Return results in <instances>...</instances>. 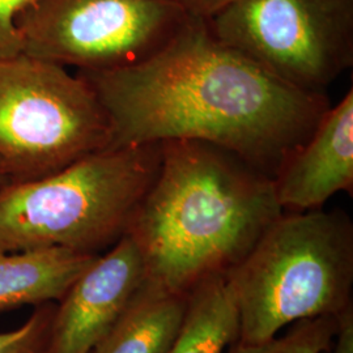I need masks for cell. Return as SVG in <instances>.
I'll use <instances>...</instances> for the list:
<instances>
[{
  "label": "cell",
  "instance_id": "cell-1",
  "mask_svg": "<svg viewBox=\"0 0 353 353\" xmlns=\"http://www.w3.org/2000/svg\"><path fill=\"white\" fill-rule=\"evenodd\" d=\"M77 75L108 115V148L199 140L236 153L271 179L331 106L326 93L280 81L194 17L141 63Z\"/></svg>",
  "mask_w": 353,
  "mask_h": 353
},
{
  "label": "cell",
  "instance_id": "cell-2",
  "mask_svg": "<svg viewBox=\"0 0 353 353\" xmlns=\"http://www.w3.org/2000/svg\"><path fill=\"white\" fill-rule=\"evenodd\" d=\"M161 164L127 230L145 281L189 293L227 275L283 214L274 179L233 152L199 140L161 141Z\"/></svg>",
  "mask_w": 353,
  "mask_h": 353
},
{
  "label": "cell",
  "instance_id": "cell-3",
  "mask_svg": "<svg viewBox=\"0 0 353 353\" xmlns=\"http://www.w3.org/2000/svg\"><path fill=\"white\" fill-rule=\"evenodd\" d=\"M160 164V143L105 148L50 176L0 188V252L109 250L126 236Z\"/></svg>",
  "mask_w": 353,
  "mask_h": 353
},
{
  "label": "cell",
  "instance_id": "cell-4",
  "mask_svg": "<svg viewBox=\"0 0 353 353\" xmlns=\"http://www.w3.org/2000/svg\"><path fill=\"white\" fill-rule=\"evenodd\" d=\"M242 343L290 323L338 316L352 305L353 225L343 211L283 212L227 274Z\"/></svg>",
  "mask_w": 353,
  "mask_h": 353
},
{
  "label": "cell",
  "instance_id": "cell-5",
  "mask_svg": "<svg viewBox=\"0 0 353 353\" xmlns=\"http://www.w3.org/2000/svg\"><path fill=\"white\" fill-rule=\"evenodd\" d=\"M110 140L108 115L83 77L23 52L0 59V170L8 185L54 174Z\"/></svg>",
  "mask_w": 353,
  "mask_h": 353
},
{
  "label": "cell",
  "instance_id": "cell-6",
  "mask_svg": "<svg viewBox=\"0 0 353 353\" xmlns=\"http://www.w3.org/2000/svg\"><path fill=\"white\" fill-rule=\"evenodd\" d=\"M214 37L293 88L325 93L353 64V0H234Z\"/></svg>",
  "mask_w": 353,
  "mask_h": 353
},
{
  "label": "cell",
  "instance_id": "cell-7",
  "mask_svg": "<svg viewBox=\"0 0 353 353\" xmlns=\"http://www.w3.org/2000/svg\"><path fill=\"white\" fill-rule=\"evenodd\" d=\"M189 20L172 0H33L17 28L23 54L77 71H113L150 59Z\"/></svg>",
  "mask_w": 353,
  "mask_h": 353
},
{
  "label": "cell",
  "instance_id": "cell-8",
  "mask_svg": "<svg viewBox=\"0 0 353 353\" xmlns=\"http://www.w3.org/2000/svg\"><path fill=\"white\" fill-rule=\"evenodd\" d=\"M145 281L139 249L126 234L57 303L45 353H92Z\"/></svg>",
  "mask_w": 353,
  "mask_h": 353
},
{
  "label": "cell",
  "instance_id": "cell-9",
  "mask_svg": "<svg viewBox=\"0 0 353 353\" xmlns=\"http://www.w3.org/2000/svg\"><path fill=\"white\" fill-rule=\"evenodd\" d=\"M284 212L319 210L331 196L353 191V90L330 106L314 132L274 179Z\"/></svg>",
  "mask_w": 353,
  "mask_h": 353
},
{
  "label": "cell",
  "instance_id": "cell-10",
  "mask_svg": "<svg viewBox=\"0 0 353 353\" xmlns=\"http://www.w3.org/2000/svg\"><path fill=\"white\" fill-rule=\"evenodd\" d=\"M97 256L63 248L0 252V313L59 303Z\"/></svg>",
  "mask_w": 353,
  "mask_h": 353
},
{
  "label": "cell",
  "instance_id": "cell-11",
  "mask_svg": "<svg viewBox=\"0 0 353 353\" xmlns=\"http://www.w3.org/2000/svg\"><path fill=\"white\" fill-rule=\"evenodd\" d=\"M189 293L144 281L108 335L92 353H168L185 322Z\"/></svg>",
  "mask_w": 353,
  "mask_h": 353
},
{
  "label": "cell",
  "instance_id": "cell-12",
  "mask_svg": "<svg viewBox=\"0 0 353 353\" xmlns=\"http://www.w3.org/2000/svg\"><path fill=\"white\" fill-rule=\"evenodd\" d=\"M239 336L234 293L227 275H214L190 290L185 322L168 353H227Z\"/></svg>",
  "mask_w": 353,
  "mask_h": 353
},
{
  "label": "cell",
  "instance_id": "cell-13",
  "mask_svg": "<svg viewBox=\"0 0 353 353\" xmlns=\"http://www.w3.org/2000/svg\"><path fill=\"white\" fill-rule=\"evenodd\" d=\"M338 330V316L296 322L290 332L261 343L234 341L227 353H325Z\"/></svg>",
  "mask_w": 353,
  "mask_h": 353
},
{
  "label": "cell",
  "instance_id": "cell-14",
  "mask_svg": "<svg viewBox=\"0 0 353 353\" xmlns=\"http://www.w3.org/2000/svg\"><path fill=\"white\" fill-rule=\"evenodd\" d=\"M55 309L57 303L36 306L23 326L0 332V353H45Z\"/></svg>",
  "mask_w": 353,
  "mask_h": 353
},
{
  "label": "cell",
  "instance_id": "cell-15",
  "mask_svg": "<svg viewBox=\"0 0 353 353\" xmlns=\"http://www.w3.org/2000/svg\"><path fill=\"white\" fill-rule=\"evenodd\" d=\"M33 0H0V59L21 54L17 19Z\"/></svg>",
  "mask_w": 353,
  "mask_h": 353
},
{
  "label": "cell",
  "instance_id": "cell-16",
  "mask_svg": "<svg viewBox=\"0 0 353 353\" xmlns=\"http://www.w3.org/2000/svg\"><path fill=\"white\" fill-rule=\"evenodd\" d=\"M328 353H353V307H347L338 316V330L328 347Z\"/></svg>",
  "mask_w": 353,
  "mask_h": 353
},
{
  "label": "cell",
  "instance_id": "cell-17",
  "mask_svg": "<svg viewBox=\"0 0 353 353\" xmlns=\"http://www.w3.org/2000/svg\"><path fill=\"white\" fill-rule=\"evenodd\" d=\"M190 17L210 20L234 0H172Z\"/></svg>",
  "mask_w": 353,
  "mask_h": 353
},
{
  "label": "cell",
  "instance_id": "cell-18",
  "mask_svg": "<svg viewBox=\"0 0 353 353\" xmlns=\"http://www.w3.org/2000/svg\"><path fill=\"white\" fill-rule=\"evenodd\" d=\"M7 185H8V183H7V179L4 178L1 170H0V188H4V186H7Z\"/></svg>",
  "mask_w": 353,
  "mask_h": 353
}]
</instances>
